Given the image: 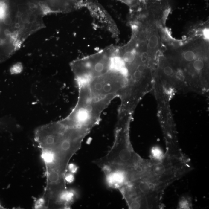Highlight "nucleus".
<instances>
[{"label":"nucleus","instance_id":"20e7f679","mask_svg":"<svg viewBox=\"0 0 209 209\" xmlns=\"http://www.w3.org/2000/svg\"><path fill=\"white\" fill-rule=\"evenodd\" d=\"M143 159L134 150L130 142L128 121L121 118L118 119L111 149L94 163L103 172L106 179L124 184L132 170Z\"/></svg>","mask_w":209,"mask_h":209},{"label":"nucleus","instance_id":"6e6552de","mask_svg":"<svg viewBox=\"0 0 209 209\" xmlns=\"http://www.w3.org/2000/svg\"><path fill=\"white\" fill-rule=\"evenodd\" d=\"M184 57L186 61L191 62L195 60L196 54L195 52L193 50L189 48V50H187L184 54Z\"/></svg>","mask_w":209,"mask_h":209},{"label":"nucleus","instance_id":"423d86ee","mask_svg":"<svg viewBox=\"0 0 209 209\" xmlns=\"http://www.w3.org/2000/svg\"><path fill=\"white\" fill-rule=\"evenodd\" d=\"M85 7L90 12L96 25L110 33L113 38L117 39L119 30L112 17L97 0H83L80 8Z\"/></svg>","mask_w":209,"mask_h":209},{"label":"nucleus","instance_id":"f03ea898","mask_svg":"<svg viewBox=\"0 0 209 209\" xmlns=\"http://www.w3.org/2000/svg\"><path fill=\"white\" fill-rule=\"evenodd\" d=\"M192 168L186 156L165 153L160 160L151 157L141 177L124 187L121 194L129 209H162L165 190Z\"/></svg>","mask_w":209,"mask_h":209},{"label":"nucleus","instance_id":"9b49d317","mask_svg":"<svg viewBox=\"0 0 209 209\" xmlns=\"http://www.w3.org/2000/svg\"><path fill=\"white\" fill-rule=\"evenodd\" d=\"M193 66L196 71H200L204 67V63L202 60L198 59L194 60L193 63Z\"/></svg>","mask_w":209,"mask_h":209},{"label":"nucleus","instance_id":"9d476101","mask_svg":"<svg viewBox=\"0 0 209 209\" xmlns=\"http://www.w3.org/2000/svg\"><path fill=\"white\" fill-rule=\"evenodd\" d=\"M192 207L191 202L189 198H184L180 200L179 207V208H189Z\"/></svg>","mask_w":209,"mask_h":209},{"label":"nucleus","instance_id":"f3484780","mask_svg":"<svg viewBox=\"0 0 209 209\" xmlns=\"http://www.w3.org/2000/svg\"><path fill=\"white\" fill-rule=\"evenodd\" d=\"M176 77H177V78L179 79L180 80H182L183 81L184 79V74L183 72L181 71H179L177 72V74H176Z\"/></svg>","mask_w":209,"mask_h":209},{"label":"nucleus","instance_id":"dca6fc26","mask_svg":"<svg viewBox=\"0 0 209 209\" xmlns=\"http://www.w3.org/2000/svg\"><path fill=\"white\" fill-rule=\"evenodd\" d=\"M68 168H69L71 173H76L77 170V167L73 164H71V165H68Z\"/></svg>","mask_w":209,"mask_h":209},{"label":"nucleus","instance_id":"39448f33","mask_svg":"<svg viewBox=\"0 0 209 209\" xmlns=\"http://www.w3.org/2000/svg\"><path fill=\"white\" fill-rule=\"evenodd\" d=\"M27 10L19 12L14 18L13 28L21 44L33 33L45 27L43 22V13L36 10Z\"/></svg>","mask_w":209,"mask_h":209},{"label":"nucleus","instance_id":"a211bd4d","mask_svg":"<svg viewBox=\"0 0 209 209\" xmlns=\"http://www.w3.org/2000/svg\"><path fill=\"white\" fill-rule=\"evenodd\" d=\"M75 1H77V3L78 4L79 6L80 7V4H81L82 3L83 1V0H75Z\"/></svg>","mask_w":209,"mask_h":209},{"label":"nucleus","instance_id":"ddd939ff","mask_svg":"<svg viewBox=\"0 0 209 209\" xmlns=\"http://www.w3.org/2000/svg\"><path fill=\"white\" fill-rule=\"evenodd\" d=\"M118 1L126 4L127 6H129L130 8L137 5L140 0H118Z\"/></svg>","mask_w":209,"mask_h":209},{"label":"nucleus","instance_id":"6ab92c4d","mask_svg":"<svg viewBox=\"0 0 209 209\" xmlns=\"http://www.w3.org/2000/svg\"><path fill=\"white\" fill-rule=\"evenodd\" d=\"M4 208L2 206V205H1V204H0V209H4Z\"/></svg>","mask_w":209,"mask_h":209},{"label":"nucleus","instance_id":"f8f14e48","mask_svg":"<svg viewBox=\"0 0 209 209\" xmlns=\"http://www.w3.org/2000/svg\"><path fill=\"white\" fill-rule=\"evenodd\" d=\"M23 69V67L20 63L14 64L10 68V72L11 74H17L20 73Z\"/></svg>","mask_w":209,"mask_h":209},{"label":"nucleus","instance_id":"1a4fd4ad","mask_svg":"<svg viewBox=\"0 0 209 209\" xmlns=\"http://www.w3.org/2000/svg\"><path fill=\"white\" fill-rule=\"evenodd\" d=\"M165 154H164L161 152V150L157 148L154 147L152 149L151 152V157L157 160H160L164 156Z\"/></svg>","mask_w":209,"mask_h":209},{"label":"nucleus","instance_id":"f257e3e1","mask_svg":"<svg viewBox=\"0 0 209 209\" xmlns=\"http://www.w3.org/2000/svg\"><path fill=\"white\" fill-rule=\"evenodd\" d=\"M86 136L83 133L55 122L35 129L34 138L41 151L46 168L47 184L43 198L48 204L58 203L68 192L65 177L69 163L81 148Z\"/></svg>","mask_w":209,"mask_h":209},{"label":"nucleus","instance_id":"7ed1b4c3","mask_svg":"<svg viewBox=\"0 0 209 209\" xmlns=\"http://www.w3.org/2000/svg\"><path fill=\"white\" fill-rule=\"evenodd\" d=\"M74 77L79 94L71 112L81 124L93 128L99 124L103 110L120 96L124 89L126 79L123 65L115 58L112 66L104 72Z\"/></svg>","mask_w":209,"mask_h":209},{"label":"nucleus","instance_id":"0eeeda50","mask_svg":"<svg viewBox=\"0 0 209 209\" xmlns=\"http://www.w3.org/2000/svg\"><path fill=\"white\" fill-rule=\"evenodd\" d=\"M159 44L158 36L155 32L152 33L150 35L147 46L150 50H155L157 48Z\"/></svg>","mask_w":209,"mask_h":209},{"label":"nucleus","instance_id":"2eb2a0df","mask_svg":"<svg viewBox=\"0 0 209 209\" xmlns=\"http://www.w3.org/2000/svg\"><path fill=\"white\" fill-rule=\"evenodd\" d=\"M65 181L66 182L71 183L73 182L74 179V177L73 173H68V174H66L65 177Z\"/></svg>","mask_w":209,"mask_h":209},{"label":"nucleus","instance_id":"4468645a","mask_svg":"<svg viewBox=\"0 0 209 209\" xmlns=\"http://www.w3.org/2000/svg\"><path fill=\"white\" fill-rule=\"evenodd\" d=\"M164 74L167 76H170L173 74V69L171 67L167 66L165 67L164 69Z\"/></svg>","mask_w":209,"mask_h":209}]
</instances>
